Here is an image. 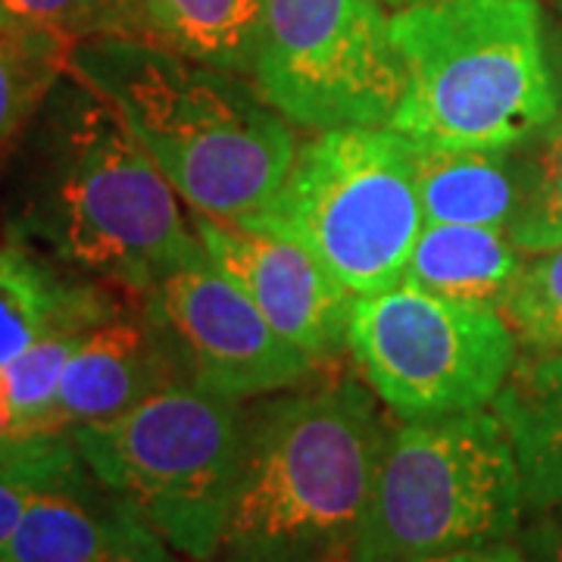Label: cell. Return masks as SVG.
Here are the masks:
<instances>
[{"instance_id": "24", "label": "cell", "mask_w": 562, "mask_h": 562, "mask_svg": "<svg viewBox=\"0 0 562 562\" xmlns=\"http://www.w3.org/2000/svg\"><path fill=\"white\" fill-rule=\"evenodd\" d=\"M503 316L519 347L531 353H562V247L525 254Z\"/></svg>"}, {"instance_id": "18", "label": "cell", "mask_w": 562, "mask_h": 562, "mask_svg": "<svg viewBox=\"0 0 562 562\" xmlns=\"http://www.w3.org/2000/svg\"><path fill=\"white\" fill-rule=\"evenodd\" d=\"M144 35L188 60L254 79L262 0H138Z\"/></svg>"}, {"instance_id": "25", "label": "cell", "mask_w": 562, "mask_h": 562, "mask_svg": "<svg viewBox=\"0 0 562 562\" xmlns=\"http://www.w3.org/2000/svg\"><path fill=\"white\" fill-rule=\"evenodd\" d=\"M516 543L525 562H562V506L525 513Z\"/></svg>"}, {"instance_id": "8", "label": "cell", "mask_w": 562, "mask_h": 562, "mask_svg": "<svg viewBox=\"0 0 562 562\" xmlns=\"http://www.w3.org/2000/svg\"><path fill=\"white\" fill-rule=\"evenodd\" d=\"M347 350L362 382L403 422L491 406L522 353L501 310L403 281L357 297Z\"/></svg>"}, {"instance_id": "19", "label": "cell", "mask_w": 562, "mask_h": 562, "mask_svg": "<svg viewBox=\"0 0 562 562\" xmlns=\"http://www.w3.org/2000/svg\"><path fill=\"white\" fill-rule=\"evenodd\" d=\"M122 310L125 303L113 301L76 313L0 366V438H54V403L66 366L81 341Z\"/></svg>"}, {"instance_id": "21", "label": "cell", "mask_w": 562, "mask_h": 562, "mask_svg": "<svg viewBox=\"0 0 562 562\" xmlns=\"http://www.w3.org/2000/svg\"><path fill=\"white\" fill-rule=\"evenodd\" d=\"M513 157L522 191L506 235L522 254L557 250L562 247V113L513 147Z\"/></svg>"}, {"instance_id": "2", "label": "cell", "mask_w": 562, "mask_h": 562, "mask_svg": "<svg viewBox=\"0 0 562 562\" xmlns=\"http://www.w3.org/2000/svg\"><path fill=\"white\" fill-rule=\"evenodd\" d=\"M387 435L375 391L353 375L244 403L238 479L210 562H347Z\"/></svg>"}, {"instance_id": "3", "label": "cell", "mask_w": 562, "mask_h": 562, "mask_svg": "<svg viewBox=\"0 0 562 562\" xmlns=\"http://www.w3.org/2000/svg\"><path fill=\"white\" fill-rule=\"evenodd\" d=\"M66 72L120 113L194 213L232 222L260 216L297 154L294 125L254 79L154 41H79Z\"/></svg>"}, {"instance_id": "14", "label": "cell", "mask_w": 562, "mask_h": 562, "mask_svg": "<svg viewBox=\"0 0 562 562\" xmlns=\"http://www.w3.org/2000/svg\"><path fill=\"white\" fill-rule=\"evenodd\" d=\"M491 406L516 453L525 513L562 506V353L522 350Z\"/></svg>"}, {"instance_id": "20", "label": "cell", "mask_w": 562, "mask_h": 562, "mask_svg": "<svg viewBox=\"0 0 562 562\" xmlns=\"http://www.w3.org/2000/svg\"><path fill=\"white\" fill-rule=\"evenodd\" d=\"M72 41L0 22V154L29 132L66 76Z\"/></svg>"}, {"instance_id": "28", "label": "cell", "mask_w": 562, "mask_h": 562, "mask_svg": "<svg viewBox=\"0 0 562 562\" xmlns=\"http://www.w3.org/2000/svg\"><path fill=\"white\" fill-rule=\"evenodd\" d=\"M375 3H382L384 10L397 13V10H409V7H422V3H438V0H375Z\"/></svg>"}, {"instance_id": "4", "label": "cell", "mask_w": 562, "mask_h": 562, "mask_svg": "<svg viewBox=\"0 0 562 562\" xmlns=\"http://www.w3.org/2000/svg\"><path fill=\"white\" fill-rule=\"evenodd\" d=\"M406 91L387 128L425 147L513 150L560 116L538 0H438L391 13Z\"/></svg>"}, {"instance_id": "26", "label": "cell", "mask_w": 562, "mask_h": 562, "mask_svg": "<svg viewBox=\"0 0 562 562\" xmlns=\"http://www.w3.org/2000/svg\"><path fill=\"white\" fill-rule=\"evenodd\" d=\"M416 562H525L522 550L516 541H497L482 543V547H462V550H450V553H438V557H422Z\"/></svg>"}, {"instance_id": "16", "label": "cell", "mask_w": 562, "mask_h": 562, "mask_svg": "<svg viewBox=\"0 0 562 562\" xmlns=\"http://www.w3.org/2000/svg\"><path fill=\"white\" fill-rule=\"evenodd\" d=\"M416 191L428 225H482L509 232L522 184L513 150H450L416 144Z\"/></svg>"}, {"instance_id": "9", "label": "cell", "mask_w": 562, "mask_h": 562, "mask_svg": "<svg viewBox=\"0 0 562 562\" xmlns=\"http://www.w3.org/2000/svg\"><path fill=\"white\" fill-rule=\"evenodd\" d=\"M254 85L303 132L387 128L406 91L375 0H262Z\"/></svg>"}, {"instance_id": "5", "label": "cell", "mask_w": 562, "mask_h": 562, "mask_svg": "<svg viewBox=\"0 0 562 562\" xmlns=\"http://www.w3.org/2000/svg\"><path fill=\"white\" fill-rule=\"evenodd\" d=\"M522 516L519 465L494 406L403 422L387 435L347 562H416L516 541Z\"/></svg>"}, {"instance_id": "6", "label": "cell", "mask_w": 562, "mask_h": 562, "mask_svg": "<svg viewBox=\"0 0 562 562\" xmlns=\"http://www.w3.org/2000/svg\"><path fill=\"white\" fill-rule=\"evenodd\" d=\"M306 247L357 297L401 284L425 228L416 144L394 128H338L297 144L279 194L244 220Z\"/></svg>"}, {"instance_id": "29", "label": "cell", "mask_w": 562, "mask_h": 562, "mask_svg": "<svg viewBox=\"0 0 562 562\" xmlns=\"http://www.w3.org/2000/svg\"><path fill=\"white\" fill-rule=\"evenodd\" d=\"M3 441H10V438H0V443H3Z\"/></svg>"}, {"instance_id": "23", "label": "cell", "mask_w": 562, "mask_h": 562, "mask_svg": "<svg viewBox=\"0 0 562 562\" xmlns=\"http://www.w3.org/2000/svg\"><path fill=\"white\" fill-rule=\"evenodd\" d=\"M0 22L50 32L72 44L94 38L147 41L138 0H0Z\"/></svg>"}, {"instance_id": "10", "label": "cell", "mask_w": 562, "mask_h": 562, "mask_svg": "<svg viewBox=\"0 0 562 562\" xmlns=\"http://www.w3.org/2000/svg\"><path fill=\"white\" fill-rule=\"evenodd\" d=\"M140 306L157 322L179 379L232 403H250L313 382L322 362L281 338L210 260L176 269Z\"/></svg>"}, {"instance_id": "1", "label": "cell", "mask_w": 562, "mask_h": 562, "mask_svg": "<svg viewBox=\"0 0 562 562\" xmlns=\"http://www.w3.org/2000/svg\"><path fill=\"white\" fill-rule=\"evenodd\" d=\"M181 203L120 113L66 72L22 144L10 203L13 238L147 294L176 269L206 260Z\"/></svg>"}, {"instance_id": "22", "label": "cell", "mask_w": 562, "mask_h": 562, "mask_svg": "<svg viewBox=\"0 0 562 562\" xmlns=\"http://www.w3.org/2000/svg\"><path fill=\"white\" fill-rule=\"evenodd\" d=\"M88 475L69 435L10 438L0 443V550L13 538L22 513L41 491L63 487Z\"/></svg>"}, {"instance_id": "13", "label": "cell", "mask_w": 562, "mask_h": 562, "mask_svg": "<svg viewBox=\"0 0 562 562\" xmlns=\"http://www.w3.org/2000/svg\"><path fill=\"white\" fill-rule=\"evenodd\" d=\"M181 382L157 322L138 306L135 313L98 325L63 372L54 403V435L120 416L150 394Z\"/></svg>"}, {"instance_id": "7", "label": "cell", "mask_w": 562, "mask_h": 562, "mask_svg": "<svg viewBox=\"0 0 562 562\" xmlns=\"http://www.w3.org/2000/svg\"><path fill=\"white\" fill-rule=\"evenodd\" d=\"M98 482L181 557H216L244 441V403L176 382L120 416L69 431Z\"/></svg>"}, {"instance_id": "15", "label": "cell", "mask_w": 562, "mask_h": 562, "mask_svg": "<svg viewBox=\"0 0 562 562\" xmlns=\"http://www.w3.org/2000/svg\"><path fill=\"white\" fill-rule=\"evenodd\" d=\"M522 262L525 254L501 228L425 222L401 281L438 297L503 313Z\"/></svg>"}, {"instance_id": "11", "label": "cell", "mask_w": 562, "mask_h": 562, "mask_svg": "<svg viewBox=\"0 0 562 562\" xmlns=\"http://www.w3.org/2000/svg\"><path fill=\"white\" fill-rule=\"evenodd\" d=\"M210 266L254 303L281 338L316 360L347 350L357 294H350L306 247L276 232L194 213Z\"/></svg>"}, {"instance_id": "17", "label": "cell", "mask_w": 562, "mask_h": 562, "mask_svg": "<svg viewBox=\"0 0 562 562\" xmlns=\"http://www.w3.org/2000/svg\"><path fill=\"white\" fill-rule=\"evenodd\" d=\"M120 301L110 284L66 279L29 244L0 247V366L20 357L63 319Z\"/></svg>"}, {"instance_id": "27", "label": "cell", "mask_w": 562, "mask_h": 562, "mask_svg": "<svg viewBox=\"0 0 562 562\" xmlns=\"http://www.w3.org/2000/svg\"><path fill=\"white\" fill-rule=\"evenodd\" d=\"M543 41H547V60H550L562 113V0H550V13L543 10Z\"/></svg>"}, {"instance_id": "12", "label": "cell", "mask_w": 562, "mask_h": 562, "mask_svg": "<svg viewBox=\"0 0 562 562\" xmlns=\"http://www.w3.org/2000/svg\"><path fill=\"white\" fill-rule=\"evenodd\" d=\"M0 562H172V557L138 509L88 472L29 503Z\"/></svg>"}]
</instances>
